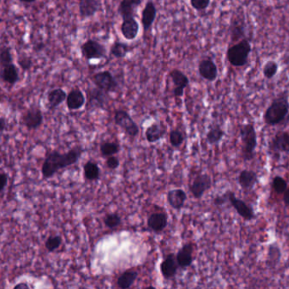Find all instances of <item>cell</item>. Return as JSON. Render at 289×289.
Instances as JSON below:
<instances>
[{"instance_id":"2e32d148","label":"cell","mask_w":289,"mask_h":289,"mask_svg":"<svg viewBox=\"0 0 289 289\" xmlns=\"http://www.w3.org/2000/svg\"><path fill=\"white\" fill-rule=\"evenodd\" d=\"M229 34L231 38L230 44H235L244 38H248L245 22L241 17H235L232 20Z\"/></svg>"},{"instance_id":"277c9868","label":"cell","mask_w":289,"mask_h":289,"mask_svg":"<svg viewBox=\"0 0 289 289\" xmlns=\"http://www.w3.org/2000/svg\"><path fill=\"white\" fill-rule=\"evenodd\" d=\"M239 135L242 141V157L244 161H251L255 158V149L258 145L257 132L255 126L247 123L241 126Z\"/></svg>"},{"instance_id":"f907efd6","label":"cell","mask_w":289,"mask_h":289,"mask_svg":"<svg viewBox=\"0 0 289 289\" xmlns=\"http://www.w3.org/2000/svg\"><path fill=\"white\" fill-rule=\"evenodd\" d=\"M20 2L24 3V4H32L36 2V0H19Z\"/></svg>"},{"instance_id":"4fadbf2b","label":"cell","mask_w":289,"mask_h":289,"mask_svg":"<svg viewBox=\"0 0 289 289\" xmlns=\"http://www.w3.org/2000/svg\"><path fill=\"white\" fill-rule=\"evenodd\" d=\"M269 150L275 155L289 153V131L277 132L269 143Z\"/></svg>"},{"instance_id":"b9f144b4","label":"cell","mask_w":289,"mask_h":289,"mask_svg":"<svg viewBox=\"0 0 289 289\" xmlns=\"http://www.w3.org/2000/svg\"><path fill=\"white\" fill-rule=\"evenodd\" d=\"M18 66L23 71H29L30 69L33 66V61L31 57L27 56H22L17 60Z\"/></svg>"},{"instance_id":"4dcf8cb0","label":"cell","mask_w":289,"mask_h":289,"mask_svg":"<svg viewBox=\"0 0 289 289\" xmlns=\"http://www.w3.org/2000/svg\"><path fill=\"white\" fill-rule=\"evenodd\" d=\"M83 172L86 180L98 181L100 178V168L97 163L89 161L83 165Z\"/></svg>"},{"instance_id":"603a6c76","label":"cell","mask_w":289,"mask_h":289,"mask_svg":"<svg viewBox=\"0 0 289 289\" xmlns=\"http://www.w3.org/2000/svg\"><path fill=\"white\" fill-rule=\"evenodd\" d=\"M187 194L184 190L181 188H176L168 191L166 195L168 204L173 209L180 210L184 206L185 202L187 200Z\"/></svg>"},{"instance_id":"83f0119b","label":"cell","mask_w":289,"mask_h":289,"mask_svg":"<svg viewBox=\"0 0 289 289\" xmlns=\"http://www.w3.org/2000/svg\"><path fill=\"white\" fill-rule=\"evenodd\" d=\"M66 99H67V93L62 88H58L52 89L48 92V95H47L49 109L50 110H54L56 108H58L62 103L66 101Z\"/></svg>"},{"instance_id":"9c48e42d","label":"cell","mask_w":289,"mask_h":289,"mask_svg":"<svg viewBox=\"0 0 289 289\" xmlns=\"http://www.w3.org/2000/svg\"><path fill=\"white\" fill-rule=\"evenodd\" d=\"M22 123L27 130H37L44 123V114L37 106H31L22 117Z\"/></svg>"},{"instance_id":"d4e9b609","label":"cell","mask_w":289,"mask_h":289,"mask_svg":"<svg viewBox=\"0 0 289 289\" xmlns=\"http://www.w3.org/2000/svg\"><path fill=\"white\" fill-rule=\"evenodd\" d=\"M143 0H122L118 7V13L122 20L135 17V10L141 5Z\"/></svg>"},{"instance_id":"e575fe53","label":"cell","mask_w":289,"mask_h":289,"mask_svg":"<svg viewBox=\"0 0 289 289\" xmlns=\"http://www.w3.org/2000/svg\"><path fill=\"white\" fill-rule=\"evenodd\" d=\"M103 221L107 228L114 230L122 225V219L118 213H109L104 217Z\"/></svg>"},{"instance_id":"836d02e7","label":"cell","mask_w":289,"mask_h":289,"mask_svg":"<svg viewBox=\"0 0 289 289\" xmlns=\"http://www.w3.org/2000/svg\"><path fill=\"white\" fill-rule=\"evenodd\" d=\"M225 131L219 126L212 127L207 131L206 141L209 145H217L223 139Z\"/></svg>"},{"instance_id":"f1b7e54d","label":"cell","mask_w":289,"mask_h":289,"mask_svg":"<svg viewBox=\"0 0 289 289\" xmlns=\"http://www.w3.org/2000/svg\"><path fill=\"white\" fill-rule=\"evenodd\" d=\"M138 277H139L138 271L132 269L125 271L117 278V287L121 289L130 288L134 284V282H136Z\"/></svg>"},{"instance_id":"484cf974","label":"cell","mask_w":289,"mask_h":289,"mask_svg":"<svg viewBox=\"0 0 289 289\" xmlns=\"http://www.w3.org/2000/svg\"><path fill=\"white\" fill-rule=\"evenodd\" d=\"M1 78L3 82L9 85L14 86L20 81V70L15 64H10L1 68Z\"/></svg>"},{"instance_id":"7bdbcfd3","label":"cell","mask_w":289,"mask_h":289,"mask_svg":"<svg viewBox=\"0 0 289 289\" xmlns=\"http://www.w3.org/2000/svg\"><path fill=\"white\" fill-rule=\"evenodd\" d=\"M105 164L109 170H115L120 166L119 159L117 158V156H109L106 159Z\"/></svg>"},{"instance_id":"5b68a950","label":"cell","mask_w":289,"mask_h":289,"mask_svg":"<svg viewBox=\"0 0 289 289\" xmlns=\"http://www.w3.org/2000/svg\"><path fill=\"white\" fill-rule=\"evenodd\" d=\"M114 122L118 127L124 130L125 132L131 138H135L139 134V127L131 118L128 112L124 109H117L114 111Z\"/></svg>"},{"instance_id":"bcb514c9","label":"cell","mask_w":289,"mask_h":289,"mask_svg":"<svg viewBox=\"0 0 289 289\" xmlns=\"http://www.w3.org/2000/svg\"><path fill=\"white\" fill-rule=\"evenodd\" d=\"M44 49H45V44L44 42H38L33 46V50L35 52H40Z\"/></svg>"},{"instance_id":"f546056e","label":"cell","mask_w":289,"mask_h":289,"mask_svg":"<svg viewBox=\"0 0 289 289\" xmlns=\"http://www.w3.org/2000/svg\"><path fill=\"white\" fill-rule=\"evenodd\" d=\"M282 259V251L277 243H272L268 247L266 265L271 269H274L279 265Z\"/></svg>"},{"instance_id":"d6986e66","label":"cell","mask_w":289,"mask_h":289,"mask_svg":"<svg viewBox=\"0 0 289 289\" xmlns=\"http://www.w3.org/2000/svg\"><path fill=\"white\" fill-rule=\"evenodd\" d=\"M168 225V216L165 212H153L147 219V226L153 233H161Z\"/></svg>"},{"instance_id":"44dd1931","label":"cell","mask_w":289,"mask_h":289,"mask_svg":"<svg viewBox=\"0 0 289 289\" xmlns=\"http://www.w3.org/2000/svg\"><path fill=\"white\" fill-rule=\"evenodd\" d=\"M157 15V8L152 0L146 3L144 9L142 12L141 22L144 32H147L153 26Z\"/></svg>"},{"instance_id":"52a82bcc","label":"cell","mask_w":289,"mask_h":289,"mask_svg":"<svg viewBox=\"0 0 289 289\" xmlns=\"http://www.w3.org/2000/svg\"><path fill=\"white\" fill-rule=\"evenodd\" d=\"M88 94V103L86 109L87 110H94V109H105L109 103V93L97 88H89L87 90Z\"/></svg>"},{"instance_id":"30bf717a","label":"cell","mask_w":289,"mask_h":289,"mask_svg":"<svg viewBox=\"0 0 289 289\" xmlns=\"http://www.w3.org/2000/svg\"><path fill=\"white\" fill-rule=\"evenodd\" d=\"M227 192H228L229 203L234 207L239 217L247 221H251L255 219L256 216L255 211L249 204H247L243 199L236 197L235 192L232 191H227Z\"/></svg>"},{"instance_id":"3957f363","label":"cell","mask_w":289,"mask_h":289,"mask_svg":"<svg viewBox=\"0 0 289 289\" xmlns=\"http://www.w3.org/2000/svg\"><path fill=\"white\" fill-rule=\"evenodd\" d=\"M252 52V45L248 38L230 44L226 51V58L229 64L234 67H243L248 62Z\"/></svg>"},{"instance_id":"f6af8a7d","label":"cell","mask_w":289,"mask_h":289,"mask_svg":"<svg viewBox=\"0 0 289 289\" xmlns=\"http://www.w3.org/2000/svg\"><path fill=\"white\" fill-rule=\"evenodd\" d=\"M8 175L5 171H2L1 172V175H0V181H1V185H0V195H1V198L4 197V194H5V190L7 187L8 184Z\"/></svg>"},{"instance_id":"e0dca14e","label":"cell","mask_w":289,"mask_h":289,"mask_svg":"<svg viewBox=\"0 0 289 289\" xmlns=\"http://www.w3.org/2000/svg\"><path fill=\"white\" fill-rule=\"evenodd\" d=\"M194 251H195L194 243H187L182 245V248L176 255L178 265L182 270H185L192 265L194 262Z\"/></svg>"},{"instance_id":"ee69618b","label":"cell","mask_w":289,"mask_h":289,"mask_svg":"<svg viewBox=\"0 0 289 289\" xmlns=\"http://www.w3.org/2000/svg\"><path fill=\"white\" fill-rule=\"evenodd\" d=\"M228 201V192L226 191L224 195H217L213 199V204L216 206H222Z\"/></svg>"},{"instance_id":"8992f818","label":"cell","mask_w":289,"mask_h":289,"mask_svg":"<svg viewBox=\"0 0 289 289\" xmlns=\"http://www.w3.org/2000/svg\"><path fill=\"white\" fill-rule=\"evenodd\" d=\"M81 53L87 61L102 60L107 57V50L105 45L94 39H88L82 44Z\"/></svg>"},{"instance_id":"ac0fdd59","label":"cell","mask_w":289,"mask_h":289,"mask_svg":"<svg viewBox=\"0 0 289 289\" xmlns=\"http://www.w3.org/2000/svg\"><path fill=\"white\" fill-rule=\"evenodd\" d=\"M79 15L82 19L94 16L102 9L101 0H80L79 2Z\"/></svg>"},{"instance_id":"cb8c5ba5","label":"cell","mask_w":289,"mask_h":289,"mask_svg":"<svg viewBox=\"0 0 289 289\" xmlns=\"http://www.w3.org/2000/svg\"><path fill=\"white\" fill-rule=\"evenodd\" d=\"M66 106L70 110H78L82 109L86 104L85 95L79 88H73L67 94Z\"/></svg>"},{"instance_id":"7dc6e473","label":"cell","mask_w":289,"mask_h":289,"mask_svg":"<svg viewBox=\"0 0 289 289\" xmlns=\"http://www.w3.org/2000/svg\"><path fill=\"white\" fill-rule=\"evenodd\" d=\"M282 200H283V203H284L285 205L287 207H289V186L287 187V190L285 191L284 194H283Z\"/></svg>"},{"instance_id":"1f68e13d","label":"cell","mask_w":289,"mask_h":289,"mask_svg":"<svg viewBox=\"0 0 289 289\" xmlns=\"http://www.w3.org/2000/svg\"><path fill=\"white\" fill-rule=\"evenodd\" d=\"M131 47L122 42L114 41L109 49V54L114 58L123 59L131 52Z\"/></svg>"},{"instance_id":"d590c367","label":"cell","mask_w":289,"mask_h":289,"mask_svg":"<svg viewBox=\"0 0 289 289\" xmlns=\"http://www.w3.org/2000/svg\"><path fill=\"white\" fill-rule=\"evenodd\" d=\"M288 185H287V181L281 176H276L272 179V187L277 195H283L285 191L287 190Z\"/></svg>"},{"instance_id":"4316f807","label":"cell","mask_w":289,"mask_h":289,"mask_svg":"<svg viewBox=\"0 0 289 289\" xmlns=\"http://www.w3.org/2000/svg\"><path fill=\"white\" fill-rule=\"evenodd\" d=\"M165 132H166V130L162 124L155 122L146 129V140L149 144H155V143L160 141L161 139L164 138Z\"/></svg>"},{"instance_id":"ab89813d","label":"cell","mask_w":289,"mask_h":289,"mask_svg":"<svg viewBox=\"0 0 289 289\" xmlns=\"http://www.w3.org/2000/svg\"><path fill=\"white\" fill-rule=\"evenodd\" d=\"M13 63V56L10 47H3L0 52V66L1 68Z\"/></svg>"},{"instance_id":"8d00e7d4","label":"cell","mask_w":289,"mask_h":289,"mask_svg":"<svg viewBox=\"0 0 289 289\" xmlns=\"http://www.w3.org/2000/svg\"><path fill=\"white\" fill-rule=\"evenodd\" d=\"M279 70L278 64L274 61H268L263 66V75L266 79H272L277 75Z\"/></svg>"},{"instance_id":"6da1fadb","label":"cell","mask_w":289,"mask_h":289,"mask_svg":"<svg viewBox=\"0 0 289 289\" xmlns=\"http://www.w3.org/2000/svg\"><path fill=\"white\" fill-rule=\"evenodd\" d=\"M83 148L81 146H75L66 153H61L57 150L50 151L47 153L42 165L41 172L44 179H49L54 177L61 170L75 165L80 160L83 155Z\"/></svg>"},{"instance_id":"ba28073f","label":"cell","mask_w":289,"mask_h":289,"mask_svg":"<svg viewBox=\"0 0 289 289\" xmlns=\"http://www.w3.org/2000/svg\"><path fill=\"white\" fill-rule=\"evenodd\" d=\"M92 81L97 88L108 92H114L119 88L117 79L110 71H104L92 75Z\"/></svg>"},{"instance_id":"f35d334b","label":"cell","mask_w":289,"mask_h":289,"mask_svg":"<svg viewBox=\"0 0 289 289\" xmlns=\"http://www.w3.org/2000/svg\"><path fill=\"white\" fill-rule=\"evenodd\" d=\"M169 139H170V145L174 148H179L184 142V134L179 129H174L170 131Z\"/></svg>"},{"instance_id":"681fc988","label":"cell","mask_w":289,"mask_h":289,"mask_svg":"<svg viewBox=\"0 0 289 289\" xmlns=\"http://www.w3.org/2000/svg\"><path fill=\"white\" fill-rule=\"evenodd\" d=\"M19 288L29 289L31 288V287H30L29 284L27 283V282H19L18 284L15 285V287H14V289Z\"/></svg>"},{"instance_id":"8fae6325","label":"cell","mask_w":289,"mask_h":289,"mask_svg":"<svg viewBox=\"0 0 289 289\" xmlns=\"http://www.w3.org/2000/svg\"><path fill=\"white\" fill-rule=\"evenodd\" d=\"M212 187V179L210 176L206 173L199 174L195 177L192 183L189 185V190L192 197L200 199L204 194Z\"/></svg>"},{"instance_id":"7402d4cb","label":"cell","mask_w":289,"mask_h":289,"mask_svg":"<svg viewBox=\"0 0 289 289\" xmlns=\"http://www.w3.org/2000/svg\"><path fill=\"white\" fill-rule=\"evenodd\" d=\"M139 23L135 17L127 18L123 20L121 25V32L124 36V38L128 41H131L136 38L139 33Z\"/></svg>"},{"instance_id":"7c38bea8","label":"cell","mask_w":289,"mask_h":289,"mask_svg":"<svg viewBox=\"0 0 289 289\" xmlns=\"http://www.w3.org/2000/svg\"><path fill=\"white\" fill-rule=\"evenodd\" d=\"M198 71L200 76L209 83H213L218 78V67L211 58L202 59L198 65Z\"/></svg>"},{"instance_id":"74e56055","label":"cell","mask_w":289,"mask_h":289,"mask_svg":"<svg viewBox=\"0 0 289 289\" xmlns=\"http://www.w3.org/2000/svg\"><path fill=\"white\" fill-rule=\"evenodd\" d=\"M62 241H63V239H62L61 236H50L47 238L44 246H45V248L49 253H53L61 247V244H62Z\"/></svg>"},{"instance_id":"7a4b0ae2","label":"cell","mask_w":289,"mask_h":289,"mask_svg":"<svg viewBox=\"0 0 289 289\" xmlns=\"http://www.w3.org/2000/svg\"><path fill=\"white\" fill-rule=\"evenodd\" d=\"M289 114V99L287 92L277 95L264 113V122L270 127L279 125Z\"/></svg>"},{"instance_id":"5bb4252c","label":"cell","mask_w":289,"mask_h":289,"mask_svg":"<svg viewBox=\"0 0 289 289\" xmlns=\"http://www.w3.org/2000/svg\"><path fill=\"white\" fill-rule=\"evenodd\" d=\"M169 76L174 84L173 95L176 98H182L184 94L185 88L189 85V78L184 72L178 69H173L169 72Z\"/></svg>"},{"instance_id":"60d3db41","label":"cell","mask_w":289,"mask_h":289,"mask_svg":"<svg viewBox=\"0 0 289 289\" xmlns=\"http://www.w3.org/2000/svg\"><path fill=\"white\" fill-rule=\"evenodd\" d=\"M211 0H190V5L192 9L197 11H204L209 8Z\"/></svg>"},{"instance_id":"ffe728a7","label":"cell","mask_w":289,"mask_h":289,"mask_svg":"<svg viewBox=\"0 0 289 289\" xmlns=\"http://www.w3.org/2000/svg\"><path fill=\"white\" fill-rule=\"evenodd\" d=\"M258 182H259V178H258L257 173L255 172V170H241L238 175V184L242 187V189L244 190L246 192H249L251 190H253Z\"/></svg>"},{"instance_id":"d6a6232c","label":"cell","mask_w":289,"mask_h":289,"mask_svg":"<svg viewBox=\"0 0 289 289\" xmlns=\"http://www.w3.org/2000/svg\"><path fill=\"white\" fill-rule=\"evenodd\" d=\"M100 153L103 157L108 158L109 156H115L121 150V146L117 142H105L100 144Z\"/></svg>"},{"instance_id":"c3c4849f","label":"cell","mask_w":289,"mask_h":289,"mask_svg":"<svg viewBox=\"0 0 289 289\" xmlns=\"http://www.w3.org/2000/svg\"><path fill=\"white\" fill-rule=\"evenodd\" d=\"M5 127H6V121H5V117H1L0 118V133L1 135L4 133Z\"/></svg>"},{"instance_id":"9a60e30c","label":"cell","mask_w":289,"mask_h":289,"mask_svg":"<svg viewBox=\"0 0 289 289\" xmlns=\"http://www.w3.org/2000/svg\"><path fill=\"white\" fill-rule=\"evenodd\" d=\"M175 254H168L160 265L161 275L165 280L172 279L176 277L179 269Z\"/></svg>"}]
</instances>
